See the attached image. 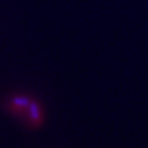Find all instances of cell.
<instances>
[{"label": "cell", "mask_w": 148, "mask_h": 148, "mask_svg": "<svg viewBox=\"0 0 148 148\" xmlns=\"http://www.w3.org/2000/svg\"><path fill=\"white\" fill-rule=\"evenodd\" d=\"M24 115L26 118V123H29L31 127L39 125L42 120V113L40 110V106L35 102H30L29 106L24 112Z\"/></svg>", "instance_id": "6da1fadb"}, {"label": "cell", "mask_w": 148, "mask_h": 148, "mask_svg": "<svg viewBox=\"0 0 148 148\" xmlns=\"http://www.w3.org/2000/svg\"><path fill=\"white\" fill-rule=\"evenodd\" d=\"M30 104V100L27 97H16L9 103V109L16 114H24L27 107Z\"/></svg>", "instance_id": "7a4b0ae2"}]
</instances>
